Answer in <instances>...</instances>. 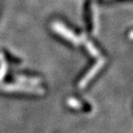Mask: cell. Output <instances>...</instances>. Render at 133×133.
<instances>
[{
  "label": "cell",
  "mask_w": 133,
  "mask_h": 133,
  "mask_svg": "<svg viewBox=\"0 0 133 133\" xmlns=\"http://www.w3.org/2000/svg\"><path fill=\"white\" fill-rule=\"evenodd\" d=\"M53 28H54V31H56L58 34L64 36L65 38H66V39L69 40V41L73 42V43H77L78 42L76 36H75L70 31H69V29H66V28H65L62 24H60V23H55V24L53 25Z\"/></svg>",
  "instance_id": "cell-1"
},
{
  "label": "cell",
  "mask_w": 133,
  "mask_h": 133,
  "mask_svg": "<svg viewBox=\"0 0 133 133\" xmlns=\"http://www.w3.org/2000/svg\"><path fill=\"white\" fill-rule=\"evenodd\" d=\"M104 61L100 60L97 64L94 65V68H92V69H91V70L87 73V75H86L85 77L82 79V81H81V83H79V87H84V86H85L86 84L88 83V81H89L90 79H91V78L95 75V73H97L98 71H99V69L102 68V66H103V64H104Z\"/></svg>",
  "instance_id": "cell-2"
}]
</instances>
